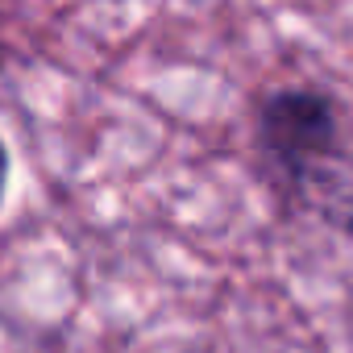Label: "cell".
Wrapping results in <instances>:
<instances>
[{"label": "cell", "instance_id": "obj_1", "mask_svg": "<svg viewBox=\"0 0 353 353\" xmlns=\"http://www.w3.org/2000/svg\"><path fill=\"white\" fill-rule=\"evenodd\" d=\"M258 145L287 188L316 192L341 154V125L332 100L312 88L274 92L258 112Z\"/></svg>", "mask_w": 353, "mask_h": 353}, {"label": "cell", "instance_id": "obj_2", "mask_svg": "<svg viewBox=\"0 0 353 353\" xmlns=\"http://www.w3.org/2000/svg\"><path fill=\"white\" fill-rule=\"evenodd\" d=\"M5 188H9V150L0 141V204H5Z\"/></svg>", "mask_w": 353, "mask_h": 353}, {"label": "cell", "instance_id": "obj_3", "mask_svg": "<svg viewBox=\"0 0 353 353\" xmlns=\"http://www.w3.org/2000/svg\"><path fill=\"white\" fill-rule=\"evenodd\" d=\"M104 5H121V0H104Z\"/></svg>", "mask_w": 353, "mask_h": 353}]
</instances>
